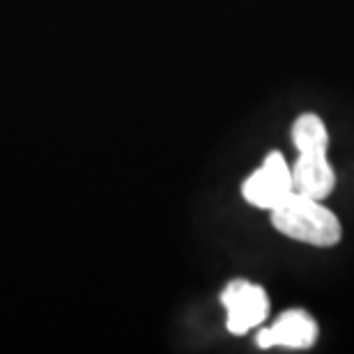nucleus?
<instances>
[{"instance_id": "nucleus-1", "label": "nucleus", "mask_w": 354, "mask_h": 354, "mask_svg": "<svg viewBox=\"0 0 354 354\" xmlns=\"http://www.w3.org/2000/svg\"><path fill=\"white\" fill-rule=\"evenodd\" d=\"M272 225L281 235L297 242L329 249L341 242V221L331 209H327L320 201L301 194H295L272 209Z\"/></svg>"}, {"instance_id": "nucleus-2", "label": "nucleus", "mask_w": 354, "mask_h": 354, "mask_svg": "<svg viewBox=\"0 0 354 354\" xmlns=\"http://www.w3.org/2000/svg\"><path fill=\"white\" fill-rule=\"evenodd\" d=\"M242 194L246 203L269 212L276 209L281 203H286L295 194L292 168L288 166V161L283 159L281 152L267 154L263 166L256 173H251L249 180L244 182Z\"/></svg>"}, {"instance_id": "nucleus-3", "label": "nucleus", "mask_w": 354, "mask_h": 354, "mask_svg": "<svg viewBox=\"0 0 354 354\" xmlns=\"http://www.w3.org/2000/svg\"><path fill=\"white\" fill-rule=\"evenodd\" d=\"M223 306L228 308V331L232 334H246L253 327L263 324L269 313L267 292L256 283L232 281L221 295Z\"/></svg>"}, {"instance_id": "nucleus-4", "label": "nucleus", "mask_w": 354, "mask_h": 354, "mask_svg": "<svg viewBox=\"0 0 354 354\" xmlns=\"http://www.w3.org/2000/svg\"><path fill=\"white\" fill-rule=\"evenodd\" d=\"M256 341L265 350L274 348V345H283L290 350H306L317 341V324L306 310L292 308L286 310L272 327L260 329Z\"/></svg>"}, {"instance_id": "nucleus-5", "label": "nucleus", "mask_w": 354, "mask_h": 354, "mask_svg": "<svg viewBox=\"0 0 354 354\" xmlns=\"http://www.w3.org/2000/svg\"><path fill=\"white\" fill-rule=\"evenodd\" d=\"M295 191L301 196L322 201L336 187V173L331 168L327 152H299L292 166Z\"/></svg>"}, {"instance_id": "nucleus-6", "label": "nucleus", "mask_w": 354, "mask_h": 354, "mask_svg": "<svg viewBox=\"0 0 354 354\" xmlns=\"http://www.w3.org/2000/svg\"><path fill=\"white\" fill-rule=\"evenodd\" d=\"M292 143L297 152H327L329 131L315 113H304L292 124Z\"/></svg>"}]
</instances>
